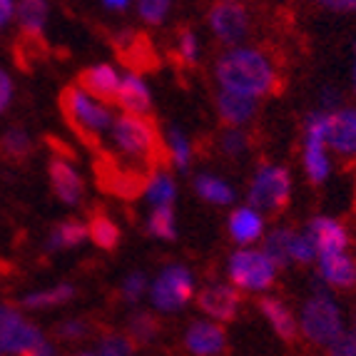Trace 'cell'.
<instances>
[{
  "instance_id": "cell-1",
  "label": "cell",
  "mask_w": 356,
  "mask_h": 356,
  "mask_svg": "<svg viewBox=\"0 0 356 356\" xmlns=\"http://www.w3.org/2000/svg\"><path fill=\"white\" fill-rule=\"evenodd\" d=\"M214 80L220 90L261 100L280 90V67L267 50L254 45H237L227 48L217 58Z\"/></svg>"
},
{
  "instance_id": "cell-2",
  "label": "cell",
  "mask_w": 356,
  "mask_h": 356,
  "mask_svg": "<svg viewBox=\"0 0 356 356\" xmlns=\"http://www.w3.org/2000/svg\"><path fill=\"white\" fill-rule=\"evenodd\" d=\"M110 140L125 160L149 165L162 154V137L149 118L140 115H118L110 125Z\"/></svg>"
},
{
  "instance_id": "cell-3",
  "label": "cell",
  "mask_w": 356,
  "mask_h": 356,
  "mask_svg": "<svg viewBox=\"0 0 356 356\" xmlns=\"http://www.w3.org/2000/svg\"><path fill=\"white\" fill-rule=\"evenodd\" d=\"M299 334L312 346L332 344L344 332V314L329 291H312L297 316Z\"/></svg>"
},
{
  "instance_id": "cell-4",
  "label": "cell",
  "mask_w": 356,
  "mask_h": 356,
  "mask_svg": "<svg viewBox=\"0 0 356 356\" xmlns=\"http://www.w3.org/2000/svg\"><path fill=\"white\" fill-rule=\"evenodd\" d=\"M60 110L72 130L83 137H97L102 132H110L115 120L113 110L105 102L95 100L90 92H85L80 85H67L60 92Z\"/></svg>"
},
{
  "instance_id": "cell-5",
  "label": "cell",
  "mask_w": 356,
  "mask_h": 356,
  "mask_svg": "<svg viewBox=\"0 0 356 356\" xmlns=\"http://www.w3.org/2000/svg\"><path fill=\"white\" fill-rule=\"evenodd\" d=\"M277 272L272 259L257 247H237L227 259V277L229 284L239 291L264 294L277 282Z\"/></svg>"
},
{
  "instance_id": "cell-6",
  "label": "cell",
  "mask_w": 356,
  "mask_h": 356,
  "mask_svg": "<svg viewBox=\"0 0 356 356\" xmlns=\"http://www.w3.org/2000/svg\"><path fill=\"white\" fill-rule=\"evenodd\" d=\"M327 120L329 113L324 110H312L304 118L302 127V165L304 175L312 184L321 187L332 177V149L327 143Z\"/></svg>"
},
{
  "instance_id": "cell-7",
  "label": "cell",
  "mask_w": 356,
  "mask_h": 356,
  "mask_svg": "<svg viewBox=\"0 0 356 356\" xmlns=\"http://www.w3.org/2000/svg\"><path fill=\"white\" fill-rule=\"evenodd\" d=\"M291 200V172L277 162H261L247 187V204L261 214H274Z\"/></svg>"
},
{
  "instance_id": "cell-8",
  "label": "cell",
  "mask_w": 356,
  "mask_h": 356,
  "mask_svg": "<svg viewBox=\"0 0 356 356\" xmlns=\"http://www.w3.org/2000/svg\"><path fill=\"white\" fill-rule=\"evenodd\" d=\"M195 274L184 264H167L149 282L147 299L154 312L160 314H175L182 312L195 299Z\"/></svg>"
},
{
  "instance_id": "cell-9",
  "label": "cell",
  "mask_w": 356,
  "mask_h": 356,
  "mask_svg": "<svg viewBox=\"0 0 356 356\" xmlns=\"http://www.w3.org/2000/svg\"><path fill=\"white\" fill-rule=\"evenodd\" d=\"M207 28L225 48H237L252 33V15L242 0H217L207 10Z\"/></svg>"
},
{
  "instance_id": "cell-10",
  "label": "cell",
  "mask_w": 356,
  "mask_h": 356,
  "mask_svg": "<svg viewBox=\"0 0 356 356\" xmlns=\"http://www.w3.org/2000/svg\"><path fill=\"white\" fill-rule=\"evenodd\" d=\"M195 302L207 319L227 324V321L237 319L239 309H242V291L234 289L229 282H212V284L202 286L200 294H195Z\"/></svg>"
},
{
  "instance_id": "cell-11",
  "label": "cell",
  "mask_w": 356,
  "mask_h": 356,
  "mask_svg": "<svg viewBox=\"0 0 356 356\" xmlns=\"http://www.w3.org/2000/svg\"><path fill=\"white\" fill-rule=\"evenodd\" d=\"M304 232L316 247V259L337 252H349V229L344 222L327 217V214H316L304 225Z\"/></svg>"
},
{
  "instance_id": "cell-12",
  "label": "cell",
  "mask_w": 356,
  "mask_h": 356,
  "mask_svg": "<svg viewBox=\"0 0 356 356\" xmlns=\"http://www.w3.org/2000/svg\"><path fill=\"white\" fill-rule=\"evenodd\" d=\"M184 349L192 356H225L227 332L222 324L212 319L192 321L184 332Z\"/></svg>"
},
{
  "instance_id": "cell-13",
  "label": "cell",
  "mask_w": 356,
  "mask_h": 356,
  "mask_svg": "<svg viewBox=\"0 0 356 356\" xmlns=\"http://www.w3.org/2000/svg\"><path fill=\"white\" fill-rule=\"evenodd\" d=\"M327 143L332 154L339 157H356V107H339L329 113Z\"/></svg>"
},
{
  "instance_id": "cell-14",
  "label": "cell",
  "mask_w": 356,
  "mask_h": 356,
  "mask_svg": "<svg viewBox=\"0 0 356 356\" xmlns=\"http://www.w3.org/2000/svg\"><path fill=\"white\" fill-rule=\"evenodd\" d=\"M115 102L120 105L122 113L147 118L149 110H152V90H149V83L143 77V72L125 70L120 75V90Z\"/></svg>"
},
{
  "instance_id": "cell-15",
  "label": "cell",
  "mask_w": 356,
  "mask_h": 356,
  "mask_svg": "<svg viewBox=\"0 0 356 356\" xmlns=\"http://www.w3.org/2000/svg\"><path fill=\"white\" fill-rule=\"evenodd\" d=\"M227 232L237 247H254L264 237L267 222H264V214L259 209L250 207V204H239L227 217Z\"/></svg>"
},
{
  "instance_id": "cell-16",
  "label": "cell",
  "mask_w": 356,
  "mask_h": 356,
  "mask_svg": "<svg viewBox=\"0 0 356 356\" xmlns=\"http://www.w3.org/2000/svg\"><path fill=\"white\" fill-rule=\"evenodd\" d=\"M48 175H50V184H53V192L60 202L67 204V207H75V204L83 202L85 182L70 160L53 157L48 165Z\"/></svg>"
},
{
  "instance_id": "cell-17",
  "label": "cell",
  "mask_w": 356,
  "mask_h": 356,
  "mask_svg": "<svg viewBox=\"0 0 356 356\" xmlns=\"http://www.w3.org/2000/svg\"><path fill=\"white\" fill-rule=\"evenodd\" d=\"M316 264V277L324 282L327 289H354L356 286V259L349 252H337V254L319 257Z\"/></svg>"
},
{
  "instance_id": "cell-18",
  "label": "cell",
  "mask_w": 356,
  "mask_h": 356,
  "mask_svg": "<svg viewBox=\"0 0 356 356\" xmlns=\"http://www.w3.org/2000/svg\"><path fill=\"white\" fill-rule=\"evenodd\" d=\"M120 75H122V72L115 65H110V63H97V65L85 67V70L77 75V85H80L85 92H90L95 100L107 105V102H115V97H118Z\"/></svg>"
},
{
  "instance_id": "cell-19",
  "label": "cell",
  "mask_w": 356,
  "mask_h": 356,
  "mask_svg": "<svg viewBox=\"0 0 356 356\" xmlns=\"http://www.w3.org/2000/svg\"><path fill=\"white\" fill-rule=\"evenodd\" d=\"M214 107H217V115H220V120L227 127H242V130H247V125L259 113V100L237 95V92H227V90H217Z\"/></svg>"
},
{
  "instance_id": "cell-20",
  "label": "cell",
  "mask_w": 356,
  "mask_h": 356,
  "mask_svg": "<svg viewBox=\"0 0 356 356\" xmlns=\"http://www.w3.org/2000/svg\"><path fill=\"white\" fill-rule=\"evenodd\" d=\"M257 309H259V314L267 319V324L272 327V332L277 334L282 341L291 344V341L299 337L297 316H294V312H291V309L286 307L282 299H277V297H259V302H257Z\"/></svg>"
},
{
  "instance_id": "cell-21",
  "label": "cell",
  "mask_w": 356,
  "mask_h": 356,
  "mask_svg": "<svg viewBox=\"0 0 356 356\" xmlns=\"http://www.w3.org/2000/svg\"><path fill=\"white\" fill-rule=\"evenodd\" d=\"M195 192L202 202L212 204V207H232L237 202V190L234 184L227 182L225 177L214 172H200L195 175Z\"/></svg>"
},
{
  "instance_id": "cell-22",
  "label": "cell",
  "mask_w": 356,
  "mask_h": 356,
  "mask_svg": "<svg viewBox=\"0 0 356 356\" xmlns=\"http://www.w3.org/2000/svg\"><path fill=\"white\" fill-rule=\"evenodd\" d=\"M143 197L149 204V209L154 207H175L177 202V182H175L172 172H167L162 167L147 172L143 182Z\"/></svg>"
},
{
  "instance_id": "cell-23",
  "label": "cell",
  "mask_w": 356,
  "mask_h": 356,
  "mask_svg": "<svg viewBox=\"0 0 356 356\" xmlns=\"http://www.w3.org/2000/svg\"><path fill=\"white\" fill-rule=\"evenodd\" d=\"M162 149H165L167 160L175 167V172L187 175L192 167V160H195V147H192V140L187 137V132L179 125H170L165 130V137H162Z\"/></svg>"
},
{
  "instance_id": "cell-24",
  "label": "cell",
  "mask_w": 356,
  "mask_h": 356,
  "mask_svg": "<svg viewBox=\"0 0 356 356\" xmlns=\"http://www.w3.org/2000/svg\"><path fill=\"white\" fill-rule=\"evenodd\" d=\"M77 297V286L70 282H60V284L45 286V289H35L20 297V307L28 312H42V309H55L63 304L72 302Z\"/></svg>"
},
{
  "instance_id": "cell-25",
  "label": "cell",
  "mask_w": 356,
  "mask_h": 356,
  "mask_svg": "<svg viewBox=\"0 0 356 356\" xmlns=\"http://www.w3.org/2000/svg\"><path fill=\"white\" fill-rule=\"evenodd\" d=\"M291 237H294L291 227H274V229L264 232V237H261V252L272 259L277 269L291 267Z\"/></svg>"
},
{
  "instance_id": "cell-26",
  "label": "cell",
  "mask_w": 356,
  "mask_h": 356,
  "mask_svg": "<svg viewBox=\"0 0 356 356\" xmlns=\"http://www.w3.org/2000/svg\"><path fill=\"white\" fill-rule=\"evenodd\" d=\"M15 15L20 20V33L25 38H42V30L48 25V0H20L15 6Z\"/></svg>"
},
{
  "instance_id": "cell-27",
  "label": "cell",
  "mask_w": 356,
  "mask_h": 356,
  "mask_svg": "<svg viewBox=\"0 0 356 356\" xmlns=\"http://www.w3.org/2000/svg\"><path fill=\"white\" fill-rule=\"evenodd\" d=\"M83 242H88V225L80 220H65L53 227V232L48 234V242H45V250L65 252L75 250Z\"/></svg>"
},
{
  "instance_id": "cell-28",
  "label": "cell",
  "mask_w": 356,
  "mask_h": 356,
  "mask_svg": "<svg viewBox=\"0 0 356 356\" xmlns=\"http://www.w3.org/2000/svg\"><path fill=\"white\" fill-rule=\"evenodd\" d=\"M120 227L115 225V220H110L107 214H92V220L88 222V239L95 244L97 250L113 252L120 244Z\"/></svg>"
},
{
  "instance_id": "cell-29",
  "label": "cell",
  "mask_w": 356,
  "mask_h": 356,
  "mask_svg": "<svg viewBox=\"0 0 356 356\" xmlns=\"http://www.w3.org/2000/svg\"><path fill=\"white\" fill-rule=\"evenodd\" d=\"M145 232H147L152 239L175 242V239H177V217H175V207L149 209L147 220H145Z\"/></svg>"
},
{
  "instance_id": "cell-30",
  "label": "cell",
  "mask_w": 356,
  "mask_h": 356,
  "mask_svg": "<svg viewBox=\"0 0 356 356\" xmlns=\"http://www.w3.org/2000/svg\"><path fill=\"white\" fill-rule=\"evenodd\" d=\"M160 319L152 314V312H132L127 316V337L135 341L137 346H147L152 344L154 339L160 337Z\"/></svg>"
},
{
  "instance_id": "cell-31",
  "label": "cell",
  "mask_w": 356,
  "mask_h": 356,
  "mask_svg": "<svg viewBox=\"0 0 356 356\" xmlns=\"http://www.w3.org/2000/svg\"><path fill=\"white\" fill-rule=\"evenodd\" d=\"M33 152V143H30V135L23 127H10L0 135V154L8 157V160H25L28 154Z\"/></svg>"
},
{
  "instance_id": "cell-32",
  "label": "cell",
  "mask_w": 356,
  "mask_h": 356,
  "mask_svg": "<svg viewBox=\"0 0 356 356\" xmlns=\"http://www.w3.org/2000/svg\"><path fill=\"white\" fill-rule=\"evenodd\" d=\"M175 58L182 63L184 67H195L202 58V45L200 38L192 28H182L175 38Z\"/></svg>"
},
{
  "instance_id": "cell-33",
  "label": "cell",
  "mask_w": 356,
  "mask_h": 356,
  "mask_svg": "<svg viewBox=\"0 0 356 356\" xmlns=\"http://www.w3.org/2000/svg\"><path fill=\"white\" fill-rule=\"evenodd\" d=\"M137 344L125 332H105L97 339V356H135Z\"/></svg>"
},
{
  "instance_id": "cell-34",
  "label": "cell",
  "mask_w": 356,
  "mask_h": 356,
  "mask_svg": "<svg viewBox=\"0 0 356 356\" xmlns=\"http://www.w3.org/2000/svg\"><path fill=\"white\" fill-rule=\"evenodd\" d=\"M252 147V137L247 130L242 127H227L225 132L220 135V149L227 154V157H244Z\"/></svg>"
},
{
  "instance_id": "cell-35",
  "label": "cell",
  "mask_w": 356,
  "mask_h": 356,
  "mask_svg": "<svg viewBox=\"0 0 356 356\" xmlns=\"http://www.w3.org/2000/svg\"><path fill=\"white\" fill-rule=\"evenodd\" d=\"M25 316L20 314L15 307H8V304H0V356H10V344H13V334L20 327V321Z\"/></svg>"
},
{
  "instance_id": "cell-36",
  "label": "cell",
  "mask_w": 356,
  "mask_h": 356,
  "mask_svg": "<svg viewBox=\"0 0 356 356\" xmlns=\"http://www.w3.org/2000/svg\"><path fill=\"white\" fill-rule=\"evenodd\" d=\"M135 6L143 23L152 25V28L165 23L170 18V13H172V0H135Z\"/></svg>"
},
{
  "instance_id": "cell-37",
  "label": "cell",
  "mask_w": 356,
  "mask_h": 356,
  "mask_svg": "<svg viewBox=\"0 0 356 356\" xmlns=\"http://www.w3.org/2000/svg\"><path fill=\"white\" fill-rule=\"evenodd\" d=\"M147 289H149L147 274L145 272H130L125 280H122V284H120V297H122V302L125 304H137L147 297Z\"/></svg>"
},
{
  "instance_id": "cell-38",
  "label": "cell",
  "mask_w": 356,
  "mask_h": 356,
  "mask_svg": "<svg viewBox=\"0 0 356 356\" xmlns=\"http://www.w3.org/2000/svg\"><path fill=\"white\" fill-rule=\"evenodd\" d=\"M316 261V247L314 242L309 239V234L304 229H294V237H291V264H314Z\"/></svg>"
},
{
  "instance_id": "cell-39",
  "label": "cell",
  "mask_w": 356,
  "mask_h": 356,
  "mask_svg": "<svg viewBox=\"0 0 356 356\" xmlns=\"http://www.w3.org/2000/svg\"><path fill=\"white\" fill-rule=\"evenodd\" d=\"M90 334V324L85 319H65L55 327V337L60 341H83Z\"/></svg>"
},
{
  "instance_id": "cell-40",
  "label": "cell",
  "mask_w": 356,
  "mask_h": 356,
  "mask_svg": "<svg viewBox=\"0 0 356 356\" xmlns=\"http://www.w3.org/2000/svg\"><path fill=\"white\" fill-rule=\"evenodd\" d=\"M327 356H356V334L354 332H341L332 344L324 346Z\"/></svg>"
},
{
  "instance_id": "cell-41",
  "label": "cell",
  "mask_w": 356,
  "mask_h": 356,
  "mask_svg": "<svg viewBox=\"0 0 356 356\" xmlns=\"http://www.w3.org/2000/svg\"><path fill=\"white\" fill-rule=\"evenodd\" d=\"M339 107H341V92H339L334 85H324V88L319 90V110L334 113Z\"/></svg>"
},
{
  "instance_id": "cell-42",
  "label": "cell",
  "mask_w": 356,
  "mask_h": 356,
  "mask_svg": "<svg viewBox=\"0 0 356 356\" xmlns=\"http://www.w3.org/2000/svg\"><path fill=\"white\" fill-rule=\"evenodd\" d=\"M10 100H13V80H10V75L0 67V115L10 107Z\"/></svg>"
},
{
  "instance_id": "cell-43",
  "label": "cell",
  "mask_w": 356,
  "mask_h": 356,
  "mask_svg": "<svg viewBox=\"0 0 356 356\" xmlns=\"http://www.w3.org/2000/svg\"><path fill=\"white\" fill-rule=\"evenodd\" d=\"M319 3L334 13H356V0H319Z\"/></svg>"
},
{
  "instance_id": "cell-44",
  "label": "cell",
  "mask_w": 356,
  "mask_h": 356,
  "mask_svg": "<svg viewBox=\"0 0 356 356\" xmlns=\"http://www.w3.org/2000/svg\"><path fill=\"white\" fill-rule=\"evenodd\" d=\"M13 15H15V3L13 0H0V28L10 23Z\"/></svg>"
},
{
  "instance_id": "cell-45",
  "label": "cell",
  "mask_w": 356,
  "mask_h": 356,
  "mask_svg": "<svg viewBox=\"0 0 356 356\" xmlns=\"http://www.w3.org/2000/svg\"><path fill=\"white\" fill-rule=\"evenodd\" d=\"M135 0H102V8L110 13H125Z\"/></svg>"
},
{
  "instance_id": "cell-46",
  "label": "cell",
  "mask_w": 356,
  "mask_h": 356,
  "mask_svg": "<svg viewBox=\"0 0 356 356\" xmlns=\"http://www.w3.org/2000/svg\"><path fill=\"white\" fill-rule=\"evenodd\" d=\"M25 356H58V351H55V346L50 344L48 339H45V341H42V344H38L35 349L33 351H28V354Z\"/></svg>"
},
{
  "instance_id": "cell-47",
  "label": "cell",
  "mask_w": 356,
  "mask_h": 356,
  "mask_svg": "<svg viewBox=\"0 0 356 356\" xmlns=\"http://www.w3.org/2000/svg\"><path fill=\"white\" fill-rule=\"evenodd\" d=\"M351 88L356 92V45H354V60H351Z\"/></svg>"
},
{
  "instance_id": "cell-48",
  "label": "cell",
  "mask_w": 356,
  "mask_h": 356,
  "mask_svg": "<svg viewBox=\"0 0 356 356\" xmlns=\"http://www.w3.org/2000/svg\"><path fill=\"white\" fill-rule=\"evenodd\" d=\"M75 356H97L95 351H80V354H75Z\"/></svg>"
},
{
  "instance_id": "cell-49",
  "label": "cell",
  "mask_w": 356,
  "mask_h": 356,
  "mask_svg": "<svg viewBox=\"0 0 356 356\" xmlns=\"http://www.w3.org/2000/svg\"><path fill=\"white\" fill-rule=\"evenodd\" d=\"M351 332H354V334H356V316H354V329H351Z\"/></svg>"
}]
</instances>
